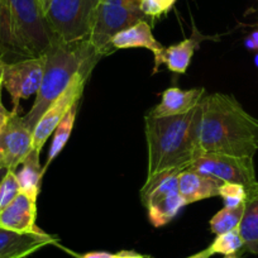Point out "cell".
<instances>
[{"instance_id": "obj_23", "label": "cell", "mask_w": 258, "mask_h": 258, "mask_svg": "<svg viewBox=\"0 0 258 258\" xmlns=\"http://www.w3.org/2000/svg\"><path fill=\"white\" fill-rule=\"evenodd\" d=\"M21 192L16 171L8 170L0 182V210L11 204Z\"/></svg>"}, {"instance_id": "obj_3", "label": "cell", "mask_w": 258, "mask_h": 258, "mask_svg": "<svg viewBox=\"0 0 258 258\" xmlns=\"http://www.w3.org/2000/svg\"><path fill=\"white\" fill-rule=\"evenodd\" d=\"M54 37L42 0H0V59L6 63L46 54Z\"/></svg>"}, {"instance_id": "obj_4", "label": "cell", "mask_w": 258, "mask_h": 258, "mask_svg": "<svg viewBox=\"0 0 258 258\" xmlns=\"http://www.w3.org/2000/svg\"><path fill=\"white\" fill-rule=\"evenodd\" d=\"M44 57L46 63L41 88L36 94L33 106L24 115V120L32 132L44 111L69 88L75 76L84 71L93 73L94 68L103 58L89 39L73 43L54 39Z\"/></svg>"}, {"instance_id": "obj_26", "label": "cell", "mask_w": 258, "mask_h": 258, "mask_svg": "<svg viewBox=\"0 0 258 258\" xmlns=\"http://www.w3.org/2000/svg\"><path fill=\"white\" fill-rule=\"evenodd\" d=\"M116 253H109V252H89L85 254L78 255V258H115Z\"/></svg>"}, {"instance_id": "obj_27", "label": "cell", "mask_w": 258, "mask_h": 258, "mask_svg": "<svg viewBox=\"0 0 258 258\" xmlns=\"http://www.w3.org/2000/svg\"><path fill=\"white\" fill-rule=\"evenodd\" d=\"M115 258H153L151 255L141 254V253L135 252V250H120L116 253Z\"/></svg>"}, {"instance_id": "obj_21", "label": "cell", "mask_w": 258, "mask_h": 258, "mask_svg": "<svg viewBox=\"0 0 258 258\" xmlns=\"http://www.w3.org/2000/svg\"><path fill=\"white\" fill-rule=\"evenodd\" d=\"M243 210H244V204L237 208L224 207L210 219V230L215 235H219L238 228L242 220Z\"/></svg>"}, {"instance_id": "obj_15", "label": "cell", "mask_w": 258, "mask_h": 258, "mask_svg": "<svg viewBox=\"0 0 258 258\" xmlns=\"http://www.w3.org/2000/svg\"><path fill=\"white\" fill-rule=\"evenodd\" d=\"M204 96V88L182 90V89L172 86V88H168L163 91L161 103L156 105L148 114L156 116V118L186 114L192 110L194 108H197L202 103Z\"/></svg>"}, {"instance_id": "obj_6", "label": "cell", "mask_w": 258, "mask_h": 258, "mask_svg": "<svg viewBox=\"0 0 258 258\" xmlns=\"http://www.w3.org/2000/svg\"><path fill=\"white\" fill-rule=\"evenodd\" d=\"M141 21H148L141 11V0H100L89 42L101 57L108 56L115 51L111 39Z\"/></svg>"}, {"instance_id": "obj_13", "label": "cell", "mask_w": 258, "mask_h": 258, "mask_svg": "<svg viewBox=\"0 0 258 258\" xmlns=\"http://www.w3.org/2000/svg\"><path fill=\"white\" fill-rule=\"evenodd\" d=\"M54 243L57 238L47 233L21 234L0 228V258H26Z\"/></svg>"}, {"instance_id": "obj_1", "label": "cell", "mask_w": 258, "mask_h": 258, "mask_svg": "<svg viewBox=\"0 0 258 258\" xmlns=\"http://www.w3.org/2000/svg\"><path fill=\"white\" fill-rule=\"evenodd\" d=\"M199 141L203 153L254 157L258 151V119L233 95L214 93L202 100Z\"/></svg>"}, {"instance_id": "obj_11", "label": "cell", "mask_w": 258, "mask_h": 258, "mask_svg": "<svg viewBox=\"0 0 258 258\" xmlns=\"http://www.w3.org/2000/svg\"><path fill=\"white\" fill-rule=\"evenodd\" d=\"M44 63V56L4 63L3 89L11 95L14 110H19V101L38 93L43 79Z\"/></svg>"}, {"instance_id": "obj_19", "label": "cell", "mask_w": 258, "mask_h": 258, "mask_svg": "<svg viewBox=\"0 0 258 258\" xmlns=\"http://www.w3.org/2000/svg\"><path fill=\"white\" fill-rule=\"evenodd\" d=\"M21 192L29 197L38 198L41 191V181L43 177L44 168L41 166L39 152L32 150L21 165V170L16 171Z\"/></svg>"}, {"instance_id": "obj_34", "label": "cell", "mask_w": 258, "mask_h": 258, "mask_svg": "<svg viewBox=\"0 0 258 258\" xmlns=\"http://www.w3.org/2000/svg\"><path fill=\"white\" fill-rule=\"evenodd\" d=\"M42 2H43V0H42Z\"/></svg>"}, {"instance_id": "obj_14", "label": "cell", "mask_w": 258, "mask_h": 258, "mask_svg": "<svg viewBox=\"0 0 258 258\" xmlns=\"http://www.w3.org/2000/svg\"><path fill=\"white\" fill-rule=\"evenodd\" d=\"M111 46L115 49L146 48L150 49L155 57V73L160 68V59L165 47L155 38L148 21H141L135 26L119 32L113 39Z\"/></svg>"}, {"instance_id": "obj_29", "label": "cell", "mask_w": 258, "mask_h": 258, "mask_svg": "<svg viewBox=\"0 0 258 258\" xmlns=\"http://www.w3.org/2000/svg\"><path fill=\"white\" fill-rule=\"evenodd\" d=\"M4 63L2 59H0V101H2V90H3V69H4Z\"/></svg>"}, {"instance_id": "obj_25", "label": "cell", "mask_w": 258, "mask_h": 258, "mask_svg": "<svg viewBox=\"0 0 258 258\" xmlns=\"http://www.w3.org/2000/svg\"><path fill=\"white\" fill-rule=\"evenodd\" d=\"M176 0H141V11L147 18H160L175 6Z\"/></svg>"}, {"instance_id": "obj_10", "label": "cell", "mask_w": 258, "mask_h": 258, "mask_svg": "<svg viewBox=\"0 0 258 258\" xmlns=\"http://www.w3.org/2000/svg\"><path fill=\"white\" fill-rule=\"evenodd\" d=\"M191 170L213 176L222 182L240 183L245 188L257 182L253 158L235 157L222 153H203Z\"/></svg>"}, {"instance_id": "obj_7", "label": "cell", "mask_w": 258, "mask_h": 258, "mask_svg": "<svg viewBox=\"0 0 258 258\" xmlns=\"http://www.w3.org/2000/svg\"><path fill=\"white\" fill-rule=\"evenodd\" d=\"M180 172V170H170L147 177L141 188V200L153 227L168 224L186 205L178 190Z\"/></svg>"}, {"instance_id": "obj_8", "label": "cell", "mask_w": 258, "mask_h": 258, "mask_svg": "<svg viewBox=\"0 0 258 258\" xmlns=\"http://www.w3.org/2000/svg\"><path fill=\"white\" fill-rule=\"evenodd\" d=\"M32 151V131L18 110H8L0 101V166L17 171Z\"/></svg>"}, {"instance_id": "obj_16", "label": "cell", "mask_w": 258, "mask_h": 258, "mask_svg": "<svg viewBox=\"0 0 258 258\" xmlns=\"http://www.w3.org/2000/svg\"><path fill=\"white\" fill-rule=\"evenodd\" d=\"M178 190L185 204L200 202L219 195L222 181L213 176L204 175L191 168L178 173Z\"/></svg>"}, {"instance_id": "obj_33", "label": "cell", "mask_w": 258, "mask_h": 258, "mask_svg": "<svg viewBox=\"0 0 258 258\" xmlns=\"http://www.w3.org/2000/svg\"><path fill=\"white\" fill-rule=\"evenodd\" d=\"M225 258H238V257H235V255H225Z\"/></svg>"}, {"instance_id": "obj_30", "label": "cell", "mask_w": 258, "mask_h": 258, "mask_svg": "<svg viewBox=\"0 0 258 258\" xmlns=\"http://www.w3.org/2000/svg\"><path fill=\"white\" fill-rule=\"evenodd\" d=\"M244 44L248 49H255V46H254V43H253L252 39H250V37H247V38H245Z\"/></svg>"}, {"instance_id": "obj_24", "label": "cell", "mask_w": 258, "mask_h": 258, "mask_svg": "<svg viewBox=\"0 0 258 258\" xmlns=\"http://www.w3.org/2000/svg\"><path fill=\"white\" fill-rule=\"evenodd\" d=\"M219 197L224 200V207L237 208L244 204L247 191L240 183L223 182L219 188Z\"/></svg>"}, {"instance_id": "obj_18", "label": "cell", "mask_w": 258, "mask_h": 258, "mask_svg": "<svg viewBox=\"0 0 258 258\" xmlns=\"http://www.w3.org/2000/svg\"><path fill=\"white\" fill-rule=\"evenodd\" d=\"M205 38H208V37L202 36L194 27L192 36L190 38L183 39V41L178 42L177 44H173V46L165 47L162 56H161L160 64L165 63L168 70L172 71V73L185 74L194 53L199 48L200 42Z\"/></svg>"}, {"instance_id": "obj_5", "label": "cell", "mask_w": 258, "mask_h": 258, "mask_svg": "<svg viewBox=\"0 0 258 258\" xmlns=\"http://www.w3.org/2000/svg\"><path fill=\"white\" fill-rule=\"evenodd\" d=\"M100 0H43L44 18L54 39L66 43L89 39Z\"/></svg>"}, {"instance_id": "obj_28", "label": "cell", "mask_w": 258, "mask_h": 258, "mask_svg": "<svg viewBox=\"0 0 258 258\" xmlns=\"http://www.w3.org/2000/svg\"><path fill=\"white\" fill-rule=\"evenodd\" d=\"M212 255L213 254H212V253H210L209 248H207V249L202 250V252L197 253V254L190 255V257H187V258H210V257H212Z\"/></svg>"}, {"instance_id": "obj_17", "label": "cell", "mask_w": 258, "mask_h": 258, "mask_svg": "<svg viewBox=\"0 0 258 258\" xmlns=\"http://www.w3.org/2000/svg\"><path fill=\"white\" fill-rule=\"evenodd\" d=\"M245 191L247 198L238 229L244 243V249L258 254V181L245 188Z\"/></svg>"}, {"instance_id": "obj_31", "label": "cell", "mask_w": 258, "mask_h": 258, "mask_svg": "<svg viewBox=\"0 0 258 258\" xmlns=\"http://www.w3.org/2000/svg\"><path fill=\"white\" fill-rule=\"evenodd\" d=\"M7 168H4V167H2V166H0V182H2V180H3V177L4 176H6V173H7Z\"/></svg>"}, {"instance_id": "obj_20", "label": "cell", "mask_w": 258, "mask_h": 258, "mask_svg": "<svg viewBox=\"0 0 258 258\" xmlns=\"http://www.w3.org/2000/svg\"><path fill=\"white\" fill-rule=\"evenodd\" d=\"M76 114H78V105L71 108V110L64 115V118L59 121L57 128L54 129L53 141H52V145L48 151V156H47V163L43 167L44 171H46L47 166L61 153V151L63 150V147L68 143L69 138H70L71 133H73L74 124H75L76 120Z\"/></svg>"}, {"instance_id": "obj_12", "label": "cell", "mask_w": 258, "mask_h": 258, "mask_svg": "<svg viewBox=\"0 0 258 258\" xmlns=\"http://www.w3.org/2000/svg\"><path fill=\"white\" fill-rule=\"evenodd\" d=\"M37 198L19 192L18 197L4 209L0 210V228L7 230L29 234L44 233L37 227Z\"/></svg>"}, {"instance_id": "obj_9", "label": "cell", "mask_w": 258, "mask_h": 258, "mask_svg": "<svg viewBox=\"0 0 258 258\" xmlns=\"http://www.w3.org/2000/svg\"><path fill=\"white\" fill-rule=\"evenodd\" d=\"M90 75V71H84V73L78 74L75 79L71 81L69 88L44 111V114L41 116L37 125L34 126L33 132H32V150L41 152L44 143L47 142L49 136L54 132V129L57 128L59 121L71 110L73 106L78 105Z\"/></svg>"}, {"instance_id": "obj_22", "label": "cell", "mask_w": 258, "mask_h": 258, "mask_svg": "<svg viewBox=\"0 0 258 258\" xmlns=\"http://www.w3.org/2000/svg\"><path fill=\"white\" fill-rule=\"evenodd\" d=\"M243 248H244V243L240 237L239 229L235 228V229L224 233V234L217 235L214 242L209 247V250L212 254L220 253V254L224 255H234Z\"/></svg>"}, {"instance_id": "obj_2", "label": "cell", "mask_w": 258, "mask_h": 258, "mask_svg": "<svg viewBox=\"0 0 258 258\" xmlns=\"http://www.w3.org/2000/svg\"><path fill=\"white\" fill-rule=\"evenodd\" d=\"M202 111L200 103L197 108L181 115L162 118L146 115L147 177L163 171L187 170L203 155L199 141Z\"/></svg>"}, {"instance_id": "obj_32", "label": "cell", "mask_w": 258, "mask_h": 258, "mask_svg": "<svg viewBox=\"0 0 258 258\" xmlns=\"http://www.w3.org/2000/svg\"><path fill=\"white\" fill-rule=\"evenodd\" d=\"M254 63H255V66L258 68V53L254 56Z\"/></svg>"}]
</instances>
